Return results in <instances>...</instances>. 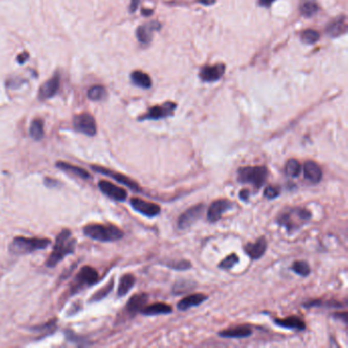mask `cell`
I'll list each match as a JSON object with an SVG mask.
<instances>
[{
  "label": "cell",
  "instance_id": "cell-1",
  "mask_svg": "<svg viewBox=\"0 0 348 348\" xmlns=\"http://www.w3.org/2000/svg\"><path fill=\"white\" fill-rule=\"evenodd\" d=\"M312 217V212L302 207L285 208L277 215L276 222L288 232L292 233L299 230Z\"/></svg>",
  "mask_w": 348,
  "mask_h": 348
},
{
  "label": "cell",
  "instance_id": "cell-2",
  "mask_svg": "<svg viewBox=\"0 0 348 348\" xmlns=\"http://www.w3.org/2000/svg\"><path fill=\"white\" fill-rule=\"evenodd\" d=\"M75 246L76 239L73 238L72 232L68 229L62 230L56 237L52 252L46 260V266L48 268L55 267L67 255L72 254L75 251Z\"/></svg>",
  "mask_w": 348,
  "mask_h": 348
},
{
  "label": "cell",
  "instance_id": "cell-3",
  "mask_svg": "<svg viewBox=\"0 0 348 348\" xmlns=\"http://www.w3.org/2000/svg\"><path fill=\"white\" fill-rule=\"evenodd\" d=\"M83 232L85 236L101 242L117 241L124 236V232L114 225L90 224L83 229Z\"/></svg>",
  "mask_w": 348,
  "mask_h": 348
},
{
  "label": "cell",
  "instance_id": "cell-4",
  "mask_svg": "<svg viewBox=\"0 0 348 348\" xmlns=\"http://www.w3.org/2000/svg\"><path fill=\"white\" fill-rule=\"evenodd\" d=\"M49 243L50 240L46 238L15 237L9 245V251L16 255L29 254L40 249H45Z\"/></svg>",
  "mask_w": 348,
  "mask_h": 348
},
{
  "label": "cell",
  "instance_id": "cell-5",
  "mask_svg": "<svg viewBox=\"0 0 348 348\" xmlns=\"http://www.w3.org/2000/svg\"><path fill=\"white\" fill-rule=\"evenodd\" d=\"M268 169L264 166L255 167H243L239 168L238 182L241 184H250L255 190H259L266 183L268 178Z\"/></svg>",
  "mask_w": 348,
  "mask_h": 348
},
{
  "label": "cell",
  "instance_id": "cell-6",
  "mask_svg": "<svg viewBox=\"0 0 348 348\" xmlns=\"http://www.w3.org/2000/svg\"><path fill=\"white\" fill-rule=\"evenodd\" d=\"M99 279V275L97 271L89 266H86L80 270V272L77 274L73 285H72V293H76L80 291L83 288L89 287L93 284H95Z\"/></svg>",
  "mask_w": 348,
  "mask_h": 348
},
{
  "label": "cell",
  "instance_id": "cell-7",
  "mask_svg": "<svg viewBox=\"0 0 348 348\" xmlns=\"http://www.w3.org/2000/svg\"><path fill=\"white\" fill-rule=\"evenodd\" d=\"M205 210V205L203 203H198L189 207L186 211H184L178 219L177 225L181 230H185L195 224L203 214Z\"/></svg>",
  "mask_w": 348,
  "mask_h": 348
},
{
  "label": "cell",
  "instance_id": "cell-8",
  "mask_svg": "<svg viewBox=\"0 0 348 348\" xmlns=\"http://www.w3.org/2000/svg\"><path fill=\"white\" fill-rule=\"evenodd\" d=\"M74 128L87 136H94L96 134L97 128H96V122L92 115L88 113H84L81 115H78L74 118L73 121Z\"/></svg>",
  "mask_w": 348,
  "mask_h": 348
},
{
  "label": "cell",
  "instance_id": "cell-9",
  "mask_svg": "<svg viewBox=\"0 0 348 348\" xmlns=\"http://www.w3.org/2000/svg\"><path fill=\"white\" fill-rule=\"evenodd\" d=\"M234 206L233 202L229 199H217L214 200L208 207L207 209V213H206V217L207 221L210 223H215L217 221L221 220L222 215L232 209Z\"/></svg>",
  "mask_w": 348,
  "mask_h": 348
},
{
  "label": "cell",
  "instance_id": "cell-10",
  "mask_svg": "<svg viewBox=\"0 0 348 348\" xmlns=\"http://www.w3.org/2000/svg\"><path fill=\"white\" fill-rule=\"evenodd\" d=\"M130 204L134 210L147 217H155L161 213V207L159 204L138 197H133L130 200Z\"/></svg>",
  "mask_w": 348,
  "mask_h": 348
},
{
  "label": "cell",
  "instance_id": "cell-11",
  "mask_svg": "<svg viewBox=\"0 0 348 348\" xmlns=\"http://www.w3.org/2000/svg\"><path fill=\"white\" fill-rule=\"evenodd\" d=\"M177 105L173 102H166L163 105L159 106H154L149 108L147 114L143 115L141 118H139V121H157V120H162L165 118H168L174 114Z\"/></svg>",
  "mask_w": 348,
  "mask_h": 348
},
{
  "label": "cell",
  "instance_id": "cell-12",
  "mask_svg": "<svg viewBox=\"0 0 348 348\" xmlns=\"http://www.w3.org/2000/svg\"><path fill=\"white\" fill-rule=\"evenodd\" d=\"M91 169L93 171H95V172L100 173V174L111 177L112 179L116 180L117 182L127 186L131 190H134V191H140L141 190L139 185H138V183L135 182L134 180L130 179L126 175L121 174V173H118V172H114V171H112L110 169H106V168H103V167H99V166H91Z\"/></svg>",
  "mask_w": 348,
  "mask_h": 348
},
{
  "label": "cell",
  "instance_id": "cell-13",
  "mask_svg": "<svg viewBox=\"0 0 348 348\" xmlns=\"http://www.w3.org/2000/svg\"><path fill=\"white\" fill-rule=\"evenodd\" d=\"M98 187L104 195L108 196L113 200L125 201L127 199V196H128L127 191L124 188L119 187L108 181H105V180L99 181Z\"/></svg>",
  "mask_w": 348,
  "mask_h": 348
},
{
  "label": "cell",
  "instance_id": "cell-14",
  "mask_svg": "<svg viewBox=\"0 0 348 348\" xmlns=\"http://www.w3.org/2000/svg\"><path fill=\"white\" fill-rule=\"evenodd\" d=\"M267 248H268V241L264 236L259 237L253 243H250V242L247 243L243 247L246 255L252 260H257L260 257H263L267 251Z\"/></svg>",
  "mask_w": 348,
  "mask_h": 348
},
{
  "label": "cell",
  "instance_id": "cell-15",
  "mask_svg": "<svg viewBox=\"0 0 348 348\" xmlns=\"http://www.w3.org/2000/svg\"><path fill=\"white\" fill-rule=\"evenodd\" d=\"M226 67L223 63L214 64V66H205L199 72V77L203 82H216L219 81L223 75L225 74Z\"/></svg>",
  "mask_w": 348,
  "mask_h": 348
},
{
  "label": "cell",
  "instance_id": "cell-16",
  "mask_svg": "<svg viewBox=\"0 0 348 348\" xmlns=\"http://www.w3.org/2000/svg\"><path fill=\"white\" fill-rule=\"evenodd\" d=\"M161 28H162V25L157 20H151L146 24H143L136 31L137 38L141 43L147 44L151 41L154 33L159 31Z\"/></svg>",
  "mask_w": 348,
  "mask_h": 348
},
{
  "label": "cell",
  "instance_id": "cell-17",
  "mask_svg": "<svg viewBox=\"0 0 348 348\" xmlns=\"http://www.w3.org/2000/svg\"><path fill=\"white\" fill-rule=\"evenodd\" d=\"M250 335H252V329L248 325H240L231 327L225 330H222L219 332V336L222 338H228V339H241V338H247Z\"/></svg>",
  "mask_w": 348,
  "mask_h": 348
},
{
  "label": "cell",
  "instance_id": "cell-18",
  "mask_svg": "<svg viewBox=\"0 0 348 348\" xmlns=\"http://www.w3.org/2000/svg\"><path fill=\"white\" fill-rule=\"evenodd\" d=\"M59 88V75L55 74L51 79L46 81L39 89L38 97L40 100H46L53 97Z\"/></svg>",
  "mask_w": 348,
  "mask_h": 348
},
{
  "label": "cell",
  "instance_id": "cell-19",
  "mask_svg": "<svg viewBox=\"0 0 348 348\" xmlns=\"http://www.w3.org/2000/svg\"><path fill=\"white\" fill-rule=\"evenodd\" d=\"M303 175H304V178L313 184H318L323 179V171L321 167L316 162H313V161H307L304 163Z\"/></svg>",
  "mask_w": 348,
  "mask_h": 348
},
{
  "label": "cell",
  "instance_id": "cell-20",
  "mask_svg": "<svg viewBox=\"0 0 348 348\" xmlns=\"http://www.w3.org/2000/svg\"><path fill=\"white\" fill-rule=\"evenodd\" d=\"M274 323L284 329L288 330H296V331H303L307 329V325L304 321L298 317L290 316L284 319H275Z\"/></svg>",
  "mask_w": 348,
  "mask_h": 348
},
{
  "label": "cell",
  "instance_id": "cell-21",
  "mask_svg": "<svg viewBox=\"0 0 348 348\" xmlns=\"http://www.w3.org/2000/svg\"><path fill=\"white\" fill-rule=\"evenodd\" d=\"M207 299V296L203 293H194V294H190L186 297H184L183 299H181L178 304H177V309L179 311H188L191 308H196L198 306H200L201 303H203L205 300Z\"/></svg>",
  "mask_w": 348,
  "mask_h": 348
},
{
  "label": "cell",
  "instance_id": "cell-22",
  "mask_svg": "<svg viewBox=\"0 0 348 348\" xmlns=\"http://www.w3.org/2000/svg\"><path fill=\"white\" fill-rule=\"evenodd\" d=\"M148 299H149V296L146 293H138V294L133 295L129 299V301L126 306L127 311L131 315H135L137 313H140L143 310V308L145 306H147Z\"/></svg>",
  "mask_w": 348,
  "mask_h": 348
},
{
  "label": "cell",
  "instance_id": "cell-23",
  "mask_svg": "<svg viewBox=\"0 0 348 348\" xmlns=\"http://www.w3.org/2000/svg\"><path fill=\"white\" fill-rule=\"evenodd\" d=\"M173 313V309L170 304L164 302H156L150 306H145L140 314L151 317V316H160V315H169Z\"/></svg>",
  "mask_w": 348,
  "mask_h": 348
},
{
  "label": "cell",
  "instance_id": "cell-24",
  "mask_svg": "<svg viewBox=\"0 0 348 348\" xmlns=\"http://www.w3.org/2000/svg\"><path fill=\"white\" fill-rule=\"evenodd\" d=\"M347 32V25H346V17L339 16L338 18L331 21L327 27V33L330 37L336 38L339 37Z\"/></svg>",
  "mask_w": 348,
  "mask_h": 348
},
{
  "label": "cell",
  "instance_id": "cell-25",
  "mask_svg": "<svg viewBox=\"0 0 348 348\" xmlns=\"http://www.w3.org/2000/svg\"><path fill=\"white\" fill-rule=\"evenodd\" d=\"M56 167L63 172H67L69 174L75 175L76 177H79L81 179L88 180L90 178L89 173L87 171H85L84 169L77 167V166H74V165H71V164H68V163H64V162L56 163Z\"/></svg>",
  "mask_w": 348,
  "mask_h": 348
},
{
  "label": "cell",
  "instance_id": "cell-26",
  "mask_svg": "<svg viewBox=\"0 0 348 348\" xmlns=\"http://www.w3.org/2000/svg\"><path fill=\"white\" fill-rule=\"evenodd\" d=\"M136 282L135 277L132 274H126L124 275L119 283V288H118V295L120 297H123L129 293V291L134 287Z\"/></svg>",
  "mask_w": 348,
  "mask_h": 348
},
{
  "label": "cell",
  "instance_id": "cell-27",
  "mask_svg": "<svg viewBox=\"0 0 348 348\" xmlns=\"http://www.w3.org/2000/svg\"><path fill=\"white\" fill-rule=\"evenodd\" d=\"M299 11L306 17H312L319 11V5L316 0H301Z\"/></svg>",
  "mask_w": 348,
  "mask_h": 348
},
{
  "label": "cell",
  "instance_id": "cell-28",
  "mask_svg": "<svg viewBox=\"0 0 348 348\" xmlns=\"http://www.w3.org/2000/svg\"><path fill=\"white\" fill-rule=\"evenodd\" d=\"M131 80L132 82L137 85L138 87H141L143 89H148L151 87V79L150 77L141 72V71H135L131 74Z\"/></svg>",
  "mask_w": 348,
  "mask_h": 348
},
{
  "label": "cell",
  "instance_id": "cell-29",
  "mask_svg": "<svg viewBox=\"0 0 348 348\" xmlns=\"http://www.w3.org/2000/svg\"><path fill=\"white\" fill-rule=\"evenodd\" d=\"M30 136L36 140L39 141L43 138L44 136V125H43V121L40 119H36L32 122L31 126H30Z\"/></svg>",
  "mask_w": 348,
  "mask_h": 348
},
{
  "label": "cell",
  "instance_id": "cell-30",
  "mask_svg": "<svg viewBox=\"0 0 348 348\" xmlns=\"http://www.w3.org/2000/svg\"><path fill=\"white\" fill-rule=\"evenodd\" d=\"M196 287L195 282L190 281V280H179L175 283L173 287V294L174 295H180L186 292L191 291Z\"/></svg>",
  "mask_w": 348,
  "mask_h": 348
},
{
  "label": "cell",
  "instance_id": "cell-31",
  "mask_svg": "<svg viewBox=\"0 0 348 348\" xmlns=\"http://www.w3.org/2000/svg\"><path fill=\"white\" fill-rule=\"evenodd\" d=\"M285 173L290 178H297L301 173V165L295 159H290L285 165Z\"/></svg>",
  "mask_w": 348,
  "mask_h": 348
},
{
  "label": "cell",
  "instance_id": "cell-32",
  "mask_svg": "<svg viewBox=\"0 0 348 348\" xmlns=\"http://www.w3.org/2000/svg\"><path fill=\"white\" fill-rule=\"evenodd\" d=\"M106 97V90L103 86L95 85L88 91V98L92 101H100Z\"/></svg>",
  "mask_w": 348,
  "mask_h": 348
},
{
  "label": "cell",
  "instance_id": "cell-33",
  "mask_svg": "<svg viewBox=\"0 0 348 348\" xmlns=\"http://www.w3.org/2000/svg\"><path fill=\"white\" fill-rule=\"evenodd\" d=\"M291 270L301 277H308L311 274V267L306 260L294 262L291 267Z\"/></svg>",
  "mask_w": 348,
  "mask_h": 348
},
{
  "label": "cell",
  "instance_id": "cell-34",
  "mask_svg": "<svg viewBox=\"0 0 348 348\" xmlns=\"http://www.w3.org/2000/svg\"><path fill=\"white\" fill-rule=\"evenodd\" d=\"M239 263V256L236 253H231L230 255L226 256L220 264L219 268L222 270H231Z\"/></svg>",
  "mask_w": 348,
  "mask_h": 348
},
{
  "label": "cell",
  "instance_id": "cell-35",
  "mask_svg": "<svg viewBox=\"0 0 348 348\" xmlns=\"http://www.w3.org/2000/svg\"><path fill=\"white\" fill-rule=\"evenodd\" d=\"M320 34L315 30H307L301 35V40L306 44H315L319 41Z\"/></svg>",
  "mask_w": 348,
  "mask_h": 348
},
{
  "label": "cell",
  "instance_id": "cell-36",
  "mask_svg": "<svg viewBox=\"0 0 348 348\" xmlns=\"http://www.w3.org/2000/svg\"><path fill=\"white\" fill-rule=\"evenodd\" d=\"M167 266H168V268L174 269L177 271H186V270H190L192 268L191 263L189 260H186V259H181V260L174 262V263H169V264H167Z\"/></svg>",
  "mask_w": 348,
  "mask_h": 348
},
{
  "label": "cell",
  "instance_id": "cell-37",
  "mask_svg": "<svg viewBox=\"0 0 348 348\" xmlns=\"http://www.w3.org/2000/svg\"><path fill=\"white\" fill-rule=\"evenodd\" d=\"M113 287H114V282L111 281L108 285H106L104 288L100 289L98 292H96V293L90 298L91 301H98V300H101L102 298H104V297L112 291Z\"/></svg>",
  "mask_w": 348,
  "mask_h": 348
},
{
  "label": "cell",
  "instance_id": "cell-38",
  "mask_svg": "<svg viewBox=\"0 0 348 348\" xmlns=\"http://www.w3.org/2000/svg\"><path fill=\"white\" fill-rule=\"evenodd\" d=\"M280 194H281V190L279 187H276V186H268L264 191V195L268 199H275L279 197Z\"/></svg>",
  "mask_w": 348,
  "mask_h": 348
},
{
  "label": "cell",
  "instance_id": "cell-39",
  "mask_svg": "<svg viewBox=\"0 0 348 348\" xmlns=\"http://www.w3.org/2000/svg\"><path fill=\"white\" fill-rule=\"evenodd\" d=\"M55 328V321H53V322H49V323H47L46 325H44V326H41V327H39V328H35L34 330H38V332H51L53 329Z\"/></svg>",
  "mask_w": 348,
  "mask_h": 348
},
{
  "label": "cell",
  "instance_id": "cell-40",
  "mask_svg": "<svg viewBox=\"0 0 348 348\" xmlns=\"http://www.w3.org/2000/svg\"><path fill=\"white\" fill-rule=\"evenodd\" d=\"M249 196H250V191L248 189H241L240 192H239V198L242 200V201H245L247 202L248 199H249Z\"/></svg>",
  "mask_w": 348,
  "mask_h": 348
},
{
  "label": "cell",
  "instance_id": "cell-41",
  "mask_svg": "<svg viewBox=\"0 0 348 348\" xmlns=\"http://www.w3.org/2000/svg\"><path fill=\"white\" fill-rule=\"evenodd\" d=\"M333 318L337 319V320H342L345 324L347 323V313L344 312V313H336V314H333Z\"/></svg>",
  "mask_w": 348,
  "mask_h": 348
},
{
  "label": "cell",
  "instance_id": "cell-42",
  "mask_svg": "<svg viewBox=\"0 0 348 348\" xmlns=\"http://www.w3.org/2000/svg\"><path fill=\"white\" fill-rule=\"evenodd\" d=\"M140 0H131V4H130V11L131 12H135L139 6Z\"/></svg>",
  "mask_w": 348,
  "mask_h": 348
},
{
  "label": "cell",
  "instance_id": "cell-43",
  "mask_svg": "<svg viewBox=\"0 0 348 348\" xmlns=\"http://www.w3.org/2000/svg\"><path fill=\"white\" fill-rule=\"evenodd\" d=\"M275 0H259L258 4L263 7H270L271 4L274 2Z\"/></svg>",
  "mask_w": 348,
  "mask_h": 348
},
{
  "label": "cell",
  "instance_id": "cell-44",
  "mask_svg": "<svg viewBox=\"0 0 348 348\" xmlns=\"http://www.w3.org/2000/svg\"><path fill=\"white\" fill-rule=\"evenodd\" d=\"M28 56H29V55H28V53H27V52H23L21 54H19V55L17 56V60H18V62H19V63H24V62H25V61L28 59V58H27Z\"/></svg>",
  "mask_w": 348,
  "mask_h": 348
},
{
  "label": "cell",
  "instance_id": "cell-45",
  "mask_svg": "<svg viewBox=\"0 0 348 348\" xmlns=\"http://www.w3.org/2000/svg\"><path fill=\"white\" fill-rule=\"evenodd\" d=\"M198 1L204 5H211L215 2V0H198Z\"/></svg>",
  "mask_w": 348,
  "mask_h": 348
},
{
  "label": "cell",
  "instance_id": "cell-46",
  "mask_svg": "<svg viewBox=\"0 0 348 348\" xmlns=\"http://www.w3.org/2000/svg\"><path fill=\"white\" fill-rule=\"evenodd\" d=\"M142 13H143L144 15H149V14L153 13V10H145V9H144V10L142 11Z\"/></svg>",
  "mask_w": 348,
  "mask_h": 348
}]
</instances>
